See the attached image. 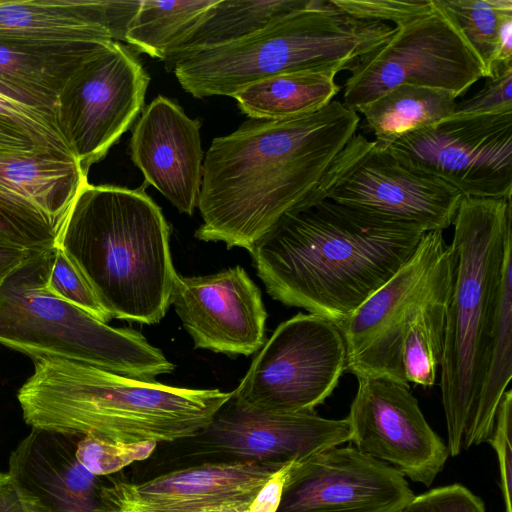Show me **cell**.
I'll return each instance as SVG.
<instances>
[{"instance_id": "6da1fadb", "label": "cell", "mask_w": 512, "mask_h": 512, "mask_svg": "<svg viewBox=\"0 0 512 512\" xmlns=\"http://www.w3.org/2000/svg\"><path fill=\"white\" fill-rule=\"evenodd\" d=\"M360 125L341 101L282 120L243 123L214 138L202 166L195 237L247 250L285 214L312 203Z\"/></svg>"}, {"instance_id": "7a4b0ae2", "label": "cell", "mask_w": 512, "mask_h": 512, "mask_svg": "<svg viewBox=\"0 0 512 512\" xmlns=\"http://www.w3.org/2000/svg\"><path fill=\"white\" fill-rule=\"evenodd\" d=\"M425 233L322 199L285 214L248 251L273 299L339 325L411 258Z\"/></svg>"}, {"instance_id": "3957f363", "label": "cell", "mask_w": 512, "mask_h": 512, "mask_svg": "<svg viewBox=\"0 0 512 512\" xmlns=\"http://www.w3.org/2000/svg\"><path fill=\"white\" fill-rule=\"evenodd\" d=\"M230 396L137 380L62 358L34 360V373L17 394L32 428L122 444L191 436Z\"/></svg>"}, {"instance_id": "277c9868", "label": "cell", "mask_w": 512, "mask_h": 512, "mask_svg": "<svg viewBox=\"0 0 512 512\" xmlns=\"http://www.w3.org/2000/svg\"><path fill=\"white\" fill-rule=\"evenodd\" d=\"M169 235L160 207L144 187L86 183L56 246L79 269L111 318L156 324L169 308L177 274Z\"/></svg>"}, {"instance_id": "5b68a950", "label": "cell", "mask_w": 512, "mask_h": 512, "mask_svg": "<svg viewBox=\"0 0 512 512\" xmlns=\"http://www.w3.org/2000/svg\"><path fill=\"white\" fill-rule=\"evenodd\" d=\"M450 244L455 258L442 359L441 395L449 456L463 439L477 400L496 317L511 198L462 197Z\"/></svg>"}, {"instance_id": "8992f818", "label": "cell", "mask_w": 512, "mask_h": 512, "mask_svg": "<svg viewBox=\"0 0 512 512\" xmlns=\"http://www.w3.org/2000/svg\"><path fill=\"white\" fill-rule=\"evenodd\" d=\"M394 32V26L356 18L332 0H309L257 34L188 56L172 70L195 98L233 97L249 84L280 74L352 72Z\"/></svg>"}, {"instance_id": "52a82bcc", "label": "cell", "mask_w": 512, "mask_h": 512, "mask_svg": "<svg viewBox=\"0 0 512 512\" xmlns=\"http://www.w3.org/2000/svg\"><path fill=\"white\" fill-rule=\"evenodd\" d=\"M55 247L33 251L0 286V343L36 359L62 358L142 381L174 365L130 328H113L54 295Z\"/></svg>"}, {"instance_id": "ba28073f", "label": "cell", "mask_w": 512, "mask_h": 512, "mask_svg": "<svg viewBox=\"0 0 512 512\" xmlns=\"http://www.w3.org/2000/svg\"><path fill=\"white\" fill-rule=\"evenodd\" d=\"M350 441L347 419L312 412L280 413L250 408L230 398L191 436L157 444L133 464L132 481L202 464L285 465Z\"/></svg>"}, {"instance_id": "9c48e42d", "label": "cell", "mask_w": 512, "mask_h": 512, "mask_svg": "<svg viewBox=\"0 0 512 512\" xmlns=\"http://www.w3.org/2000/svg\"><path fill=\"white\" fill-rule=\"evenodd\" d=\"M394 27L388 41L346 79L342 103L348 109L356 111L401 85L444 90L457 98L487 78L482 60L441 0Z\"/></svg>"}, {"instance_id": "30bf717a", "label": "cell", "mask_w": 512, "mask_h": 512, "mask_svg": "<svg viewBox=\"0 0 512 512\" xmlns=\"http://www.w3.org/2000/svg\"><path fill=\"white\" fill-rule=\"evenodd\" d=\"M455 258L442 231L426 232L411 258L338 325L347 350L346 370L359 378L402 384V339L413 315L454 279Z\"/></svg>"}, {"instance_id": "8fae6325", "label": "cell", "mask_w": 512, "mask_h": 512, "mask_svg": "<svg viewBox=\"0 0 512 512\" xmlns=\"http://www.w3.org/2000/svg\"><path fill=\"white\" fill-rule=\"evenodd\" d=\"M149 81L137 57L116 41L99 44L70 72L57 94L54 116L85 174L143 111Z\"/></svg>"}, {"instance_id": "7c38bea8", "label": "cell", "mask_w": 512, "mask_h": 512, "mask_svg": "<svg viewBox=\"0 0 512 512\" xmlns=\"http://www.w3.org/2000/svg\"><path fill=\"white\" fill-rule=\"evenodd\" d=\"M346 364L338 325L298 313L275 329L232 396L258 410L312 412L337 387Z\"/></svg>"}, {"instance_id": "4fadbf2b", "label": "cell", "mask_w": 512, "mask_h": 512, "mask_svg": "<svg viewBox=\"0 0 512 512\" xmlns=\"http://www.w3.org/2000/svg\"><path fill=\"white\" fill-rule=\"evenodd\" d=\"M462 197L356 132L331 163L312 202L329 199L426 232H443L453 224Z\"/></svg>"}, {"instance_id": "5bb4252c", "label": "cell", "mask_w": 512, "mask_h": 512, "mask_svg": "<svg viewBox=\"0 0 512 512\" xmlns=\"http://www.w3.org/2000/svg\"><path fill=\"white\" fill-rule=\"evenodd\" d=\"M260 463L202 464L132 481L112 474L114 512H275L292 468Z\"/></svg>"}, {"instance_id": "9a60e30c", "label": "cell", "mask_w": 512, "mask_h": 512, "mask_svg": "<svg viewBox=\"0 0 512 512\" xmlns=\"http://www.w3.org/2000/svg\"><path fill=\"white\" fill-rule=\"evenodd\" d=\"M384 149L402 165L444 181L463 197L511 198L512 112L449 116Z\"/></svg>"}, {"instance_id": "2e32d148", "label": "cell", "mask_w": 512, "mask_h": 512, "mask_svg": "<svg viewBox=\"0 0 512 512\" xmlns=\"http://www.w3.org/2000/svg\"><path fill=\"white\" fill-rule=\"evenodd\" d=\"M350 442L413 482L430 486L449 456L409 385L385 377L359 378L346 417Z\"/></svg>"}, {"instance_id": "e0dca14e", "label": "cell", "mask_w": 512, "mask_h": 512, "mask_svg": "<svg viewBox=\"0 0 512 512\" xmlns=\"http://www.w3.org/2000/svg\"><path fill=\"white\" fill-rule=\"evenodd\" d=\"M414 496L389 464L335 446L292 468L275 512H397Z\"/></svg>"}, {"instance_id": "ac0fdd59", "label": "cell", "mask_w": 512, "mask_h": 512, "mask_svg": "<svg viewBox=\"0 0 512 512\" xmlns=\"http://www.w3.org/2000/svg\"><path fill=\"white\" fill-rule=\"evenodd\" d=\"M170 304L196 348L249 356L265 343L261 292L241 266L205 276L176 274Z\"/></svg>"}, {"instance_id": "d6986e66", "label": "cell", "mask_w": 512, "mask_h": 512, "mask_svg": "<svg viewBox=\"0 0 512 512\" xmlns=\"http://www.w3.org/2000/svg\"><path fill=\"white\" fill-rule=\"evenodd\" d=\"M200 127L199 120L160 95L142 111L130 140L132 161L145 182L188 215L197 207L201 189Z\"/></svg>"}, {"instance_id": "ffe728a7", "label": "cell", "mask_w": 512, "mask_h": 512, "mask_svg": "<svg viewBox=\"0 0 512 512\" xmlns=\"http://www.w3.org/2000/svg\"><path fill=\"white\" fill-rule=\"evenodd\" d=\"M81 435L32 428L9 458L8 472L49 512H114L106 498L108 476L77 459Z\"/></svg>"}, {"instance_id": "44dd1931", "label": "cell", "mask_w": 512, "mask_h": 512, "mask_svg": "<svg viewBox=\"0 0 512 512\" xmlns=\"http://www.w3.org/2000/svg\"><path fill=\"white\" fill-rule=\"evenodd\" d=\"M141 0H0V41L124 42Z\"/></svg>"}, {"instance_id": "7402d4cb", "label": "cell", "mask_w": 512, "mask_h": 512, "mask_svg": "<svg viewBox=\"0 0 512 512\" xmlns=\"http://www.w3.org/2000/svg\"><path fill=\"white\" fill-rule=\"evenodd\" d=\"M88 183L76 159L35 153L0 158V207L59 233Z\"/></svg>"}, {"instance_id": "603a6c76", "label": "cell", "mask_w": 512, "mask_h": 512, "mask_svg": "<svg viewBox=\"0 0 512 512\" xmlns=\"http://www.w3.org/2000/svg\"><path fill=\"white\" fill-rule=\"evenodd\" d=\"M101 43L0 41V91L54 115L56 97L64 81L80 60Z\"/></svg>"}, {"instance_id": "cb8c5ba5", "label": "cell", "mask_w": 512, "mask_h": 512, "mask_svg": "<svg viewBox=\"0 0 512 512\" xmlns=\"http://www.w3.org/2000/svg\"><path fill=\"white\" fill-rule=\"evenodd\" d=\"M309 0H217L170 50L168 69L188 56L222 48L264 30Z\"/></svg>"}, {"instance_id": "d4e9b609", "label": "cell", "mask_w": 512, "mask_h": 512, "mask_svg": "<svg viewBox=\"0 0 512 512\" xmlns=\"http://www.w3.org/2000/svg\"><path fill=\"white\" fill-rule=\"evenodd\" d=\"M512 376V243L506 248L492 339L463 450L487 442Z\"/></svg>"}, {"instance_id": "484cf974", "label": "cell", "mask_w": 512, "mask_h": 512, "mask_svg": "<svg viewBox=\"0 0 512 512\" xmlns=\"http://www.w3.org/2000/svg\"><path fill=\"white\" fill-rule=\"evenodd\" d=\"M334 71H301L269 77L233 95L243 114L254 120H282L316 112L338 94Z\"/></svg>"}, {"instance_id": "4316f807", "label": "cell", "mask_w": 512, "mask_h": 512, "mask_svg": "<svg viewBox=\"0 0 512 512\" xmlns=\"http://www.w3.org/2000/svg\"><path fill=\"white\" fill-rule=\"evenodd\" d=\"M456 97L450 92L427 87L401 85L357 108L364 117L362 128L387 147L401 136L451 116Z\"/></svg>"}, {"instance_id": "83f0119b", "label": "cell", "mask_w": 512, "mask_h": 512, "mask_svg": "<svg viewBox=\"0 0 512 512\" xmlns=\"http://www.w3.org/2000/svg\"><path fill=\"white\" fill-rule=\"evenodd\" d=\"M216 1L141 0L124 42L139 52L164 61L170 50Z\"/></svg>"}, {"instance_id": "f1b7e54d", "label": "cell", "mask_w": 512, "mask_h": 512, "mask_svg": "<svg viewBox=\"0 0 512 512\" xmlns=\"http://www.w3.org/2000/svg\"><path fill=\"white\" fill-rule=\"evenodd\" d=\"M454 279L424 303L407 324L402 339V366L406 381L430 387L440 366L446 315Z\"/></svg>"}, {"instance_id": "f546056e", "label": "cell", "mask_w": 512, "mask_h": 512, "mask_svg": "<svg viewBox=\"0 0 512 512\" xmlns=\"http://www.w3.org/2000/svg\"><path fill=\"white\" fill-rule=\"evenodd\" d=\"M462 34L482 60L487 78L496 64L501 31L512 19L511 0H441Z\"/></svg>"}, {"instance_id": "4dcf8cb0", "label": "cell", "mask_w": 512, "mask_h": 512, "mask_svg": "<svg viewBox=\"0 0 512 512\" xmlns=\"http://www.w3.org/2000/svg\"><path fill=\"white\" fill-rule=\"evenodd\" d=\"M0 124L25 135L42 153L74 158L58 131L54 115L23 103L1 91Z\"/></svg>"}, {"instance_id": "1f68e13d", "label": "cell", "mask_w": 512, "mask_h": 512, "mask_svg": "<svg viewBox=\"0 0 512 512\" xmlns=\"http://www.w3.org/2000/svg\"><path fill=\"white\" fill-rule=\"evenodd\" d=\"M156 446L154 442L122 444L83 436L78 441L76 456L92 474L108 476L147 459Z\"/></svg>"}, {"instance_id": "d6a6232c", "label": "cell", "mask_w": 512, "mask_h": 512, "mask_svg": "<svg viewBox=\"0 0 512 512\" xmlns=\"http://www.w3.org/2000/svg\"><path fill=\"white\" fill-rule=\"evenodd\" d=\"M46 286L54 295L87 312L97 320L107 323L112 319L98 302L79 269L57 246H55Z\"/></svg>"}, {"instance_id": "836d02e7", "label": "cell", "mask_w": 512, "mask_h": 512, "mask_svg": "<svg viewBox=\"0 0 512 512\" xmlns=\"http://www.w3.org/2000/svg\"><path fill=\"white\" fill-rule=\"evenodd\" d=\"M512 65L498 68L471 97L456 102L451 116L512 112Z\"/></svg>"}, {"instance_id": "e575fe53", "label": "cell", "mask_w": 512, "mask_h": 512, "mask_svg": "<svg viewBox=\"0 0 512 512\" xmlns=\"http://www.w3.org/2000/svg\"><path fill=\"white\" fill-rule=\"evenodd\" d=\"M344 12L363 20L396 25L429 11L433 0H332Z\"/></svg>"}, {"instance_id": "d590c367", "label": "cell", "mask_w": 512, "mask_h": 512, "mask_svg": "<svg viewBox=\"0 0 512 512\" xmlns=\"http://www.w3.org/2000/svg\"><path fill=\"white\" fill-rule=\"evenodd\" d=\"M512 390L508 389L503 394L497 408L493 431L487 442L497 454L500 487L504 500V512H512Z\"/></svg>"}, {"instance_id": "8d00e7d4", "label": "cell", "mask_w": 512, "mask_h": 512, "mask_svg": "<svg viewBox=\"0 0 512 512\" xmlns=\"http://www.w3.org/2000/svg\"><path fill=\"white\" fill-rule=\"evenodd\" d=\"M397 512H486L484 502L461 484L437 487L414 496Z\"/></svg>"}, {"instance_id": "74e56055", "label": "cell", "mask_w": 512, "mask_h": 512, "mask_svg": "<svg viewBox=\"0 0 512 512\" xmlns=\"http://www.w3.org/2000/svg\"><path fill=\"white\" fill-rule=\"evenodd\" d=\"M57 236V231L0 207V245L39 251L55 247Z\"/></svg>"}, {"instance_id": "f35d334b", "label": "cell", "mask_w": 512, "mask_h": 512, "mask_svg": "<svg viewBox=\"0 0 512 512\" xmlns=\"http://www.w3.org/2000/svg\"><path fill=\"white\" fill-rule=\"evenodd\" d=\"M0 512H49L9 472H0Z\"/></svg>"}, {"instance_id": "ab89813d", "label": "cell", "mask_w": 512, "mask_h": 512, "mask_svg": "<svg viewBox=\"0 0 512 512\" xmlns=\"http://www.w3.org/2000/svg\"><path fill=\"white\" fill-rule=\"evenodd\" d=\"M35 153L42 152L25 135L0 124V158Z\"/></svg>"}, {"instance_id": "60d3db41", "label": "cell", "mask_w": 512, "mask_h": 512, "mask_svg": "<svg viewBox=\"0 0 512 512\" xmlns=\"http://www.w3.org/2000/svg\"><path fill=\"white\" fill-rule=\"evenodd\" d=\"M33 251L7 245H0V286L6 278L20 267Z\"/></svg>"}]
</instances>
